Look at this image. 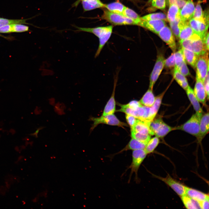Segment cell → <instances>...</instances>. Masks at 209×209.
I'll return each instance as SVG.
<instances>
[{
  "instance_id": "cell-1",
  "label": "cell",
  "mask_w": 209,
  "mask_h": 209,
  "mask_svg": "<svg viewBox=\"0 0 209 209\" xmlns=\"http://www.w3.org/2000/svg\"><path fill=\"white\" fill-rule=\"evenodd\" d=\"M77 31H83L92 33L99 39V45L95 53V57L99 56L104 46L110 38L112 32L113 27L109 26L96 28H82L75 26Z\"/></svg>"
},
{
  "instance_id": "cell-2",
  "label": "cell",
  "mask_w": 209,
  "mask_h": 209,
  "mask_svg": "<svg viewBox=\"0 0 209 209\" xmlns=\"http://www.w3.org/2000/svg\"><path fill=\"white\" fill-rule=\"evenodd\" d=\"M179 42L182 48L191 51L199 56L204 54L208 51L201 38L179 40Z\"/></svg>"
},
{
  "instance_id": "cell-3",
  "label": "cell",
  "mask_w": 209,
  "mask_h": 209,
  "mask_svg": "<svg viewBox=\"0 0 209 209\" xmlns=\"http://www.w3.org/2000/svg\"><path fill=\"white\" fill-rule=\"evenodd\" d=\"M149 128L153 133L158 138H163L172 130L174 127H172L165 123L161 118L154 119L149 122Z\"/></svg>"
},
{
  "instance_id": "cell-4",
  "label": "cell",
  "mask_w": 209,
  "mask_h": 209,
  "mask_svg": "<svg viewBox=\"0 0 209 209\" xmlns=\"http://www.w3.org/2000/svg\"><path fill=\"white\" fill-rule=\"evenodd\" d=\"M200 119L201 118L195 113L183 125L174 127V130L183 131L197 138L199 133Z\"/></svg>"
},
{
  "instance_id": "cell-5",
  "label": "cell",
  "mask_w": 209,
  "mask_h": 209,
  "mask_svg": "<svg viewBox=\"0 0 209 209\" xmlns=\"http://www.w3.org/2000/svg\"><path fill=\"white\" fill-rule=\"evenodd\" d=\"M102 18L116 25H136L133 20L122 15L105 10L102 16Z\"/></svg>"
},
{
  "instance_id": "cell-6",
  "label": "cell",
  "mask_w": 209,
  "mask_h": 209,
  "mask_svg": "<svg viewBox=\"0 0 209 209\" xmlns=\"http://www.w3.org/2000/svg\"><path fill=\"white\" fill-rule=\"evenodd\" d=\"M147 154L144 149L133 151L132 155V162L129 167V168L131 169L129 180L132 174L134 173L135 174V180L137 182L138 181V171Z\"/></svg>"
},
{
  "instance_id": "cell-7",
  "label": "cell",
  "mask_w": 209,
  "mask_h": 209,
  "mask_svg": "<svg viewBox=\"0 0 209 209\" xmlns=\"http://www.w3.org/2000/svg\"><path fill=\"white\" fill-rule=\"evenodd\" d=\"M89 120L93 122V123L90 129V132L93 131L98 124L101 123L117 126L122 127L127 126L126 123L120 121L113 114L102 115L98 118L91 117Z\"/></svg>"
},
{
  "instance_id": "cell-8",
  "label": "cell",
  "mask_w": 209,
  "mask_h": 209,
  "mask_svg": "<svg viewBox=\"0 0 209 209\" xmlns=\"http://www.w3.org/2000/svg\"><path fill=\"white\" fill-rule=\"evenodd\" d=\"M196 76L203 82L209 71V60L207 52L199 56L196 63Z\"/></svg>"
},
{
  "instance_id": "cell-9",
  "label": "cell",
  "mask_w": 209,
  "mask_h": 209,
  "mask_svg": "<svg viewBox=\"0 0 209 209\" xmlns=\"http://www.w3.org/2000/svg\"><path fill=\"white\" fill-rule=\"evenodd\" d=\"M165 60L162 55H158L153 69L149 76V88L153 90L154 84L164 68Z\"/></svg>"
},
{
  "instance_id": "cell-10",
  "label": "cell",
  "mask_w": 209,
  "mask_h": 209,
  "mask_svg": "<svg viewBox=\"0 0 209 209\" xmlns=\"http://www.w3.org/2000/svg\"><path fill=\"white\" fill-rule=\"evenodd\" d=\"M153 175L164 182L180 197L185 194V186L172 178L169 174L165 177H162L154 174Z\"/></svg>"
},
{
  "instance_id": "cell-11",
  "label": "cell",
  "mask_w": 209,
  "mask_h": 209,
  "mask_svg": "<svg viewBox=\"0 0 209 209\" xmlns=\"http://www.w3.org/2000/svg\"><path fill=\"white\" fill-rule=\"evenodd\" d=\"M160 38L169 46L173 52L176 51V46L174 36L171 30L165 26L158 34Z\"/></svg>"
},
{
  "instance_id": "cell-12",
  "label": "cell",
  "mask_w": 209,
  "mask_h": 209,
  "mask_svg": "<svg viewBox=\"0 0 209 209\" xmlns=\"http://www.w3.org/2000/svg\"><path fill=\"white\" fill-rule=\"evenodd\" d=\"M165 25V21L163 20H145L142 19L138 25L156 34H158Z\"/></svg>"
},
{
  "instance_id": "cell-13",
  "label": "cell",
  "mask_w": 209,
  "mask_h": 209,
  "mask_svg": "<svg viewBox=\"0 0 209 209\" xmlns=\"http://www.w3.org/2000/svg\"><path fill=\"white\" fill-rule=\"evenodd\" d=\"M196 79L194 93L199 102L206 106V96L203 82L197 76Z\"/></svg>"
},
{
  "instance_id": "cell-14",
  "label": "cell",
  "mask_w": 209,
  "mask_h": 209,
  "mask_svg": "<svg viewBox=\"0 0 209 209\" xmlns=\"http://www.w3.org/2000/svg\"><path fill=\"white\" fill-rule=\"evenodd\" d=\"M188 23L194 32L202 39L207 32L209 25L197 20L193 18L190 19Z\"/></svg>"
},
{
  "instance_id": "cell-15",
  "label": "cell",
  "mask_w": 209,
  "mask_h": 209,
  "mask_svg": "<svg viewBox=\"0 0 209 209\" xmlns=\"http://www.w3.org/2000/svg\"><path fill=\"white\" fill-rule=\"evenodd\" d=\"M195 7L192 0H188L180 10L181 20L187 21L193 17Z\"/></svg>"
},
{
  "instance_id": "cell-16",
  "label": "cell",
  "mask_w": 209,
  "mask_h": 209,
  "mask_svg": "<svg viewBox=\"0 0 209 209\" xmlns=\"http://www.w3.org/2000/svg\"><path fill=\"white\" fill-rule=\"evenodd\" d=\"M188 98L196 111V113L200 118L203 114L199 102L194 93L193 90L189 86L185 90Z\"/></svg>"
},
{
  "instance_id": "cell-17",
  "label": "cell",
  "mask_w": 209,
  "mask_h": 209,
  "mask_svg": "<svg viewBox=\"0 0 209 209\" xmlns=\"http://www.w3.org/2000/svg\"><path fill=\"white\" fill-rule=\"evenodd\" d=\"M209 113L203 114L201 118L199 124V131L197 138L200 143L209 132Z\"/></svg>"
},
{
  "instance_id": "cell-18",
  "label": "cell",
  "mask_w": 209,
  "mask_h": 209,
  "mask_svg": "<svg viewBox=\"0 0 209 209\" xmlns=\"http://www.w3.org/2000/svg\"><path fill=\"white\" fill-rule=\"evenodd\" d=\"M199 37H201L194 32L188 22L186 21L181 30L179 37V40Z\"/></svg>"
},
{
  "instance_id": "cell-19",
  "label": "cell",
  "mask_w": 209,
  "mask_h": 209,
  "mask_svg": "<svg viewBox=\"0 0 209 209\" xmlns=\"http://www.w3.org/2000/svg\"><path fill=\"white\" fill-rule=\"evenodd\" d=\"M149 122H146L138 119L135 125L131 128V131L139 133L153 136L149 126Z\"/></svg>"
},
{
  "instance_id": "cell-20",
  "label": "cell",
  "mask_w": 209,
  "mask_h": 209,
  "mask_svg": "<svg viewBox=\"0 0 209 209\" xmlns=\"http://www.w3.org/2000/svg\"><path fill=\"white\" fill-rule=\"evenodd\" d=\"M117 79V76H116L114 80L113 89L112 95L105 107L102 115L113 114L115 111L116 102L114 96Z\"/></svg>"
},
{
  "instance_id": "cell-21",
  "label": "cell",
  "mask_w": 209,
  "mask_h": 209,
  "mask_svg": "<svg viewBox=\"0 0 209 209\" xmlns=\"http://www.w3.org/2000/svg\"><path fill=\"white\" fill-rule=\"evenodd\" d=\"M187 196L199 202L204 200L209 196L208 194H205L196 189L185 186V194Z\"/></svg>"
},
{
  "instance_id": "cell-22",
  "label": "cell",
  "mask_w": 209,
  "mask_h": 209,
  "mask_svg": "<svg viewBox=\"0 0 209 209\" xmlns=\"http://www.w3.org/2000/svg\"><path fill=\"white\" fill-rule=\"evenodd\" d=\"M81 1L84 11L104 7L105 4L100 0H81Z\"/></svg>"
},
{
  "instance_id": "cell-23",
  "label": "cell",
  "mask_w": 209,
  "mask_h": 209,
  "mask_svg": "<svg viewBox=\"0 0 209 209\" xmlns=\"http://www.w3.org/2000/svg\"><path fill=\"white\" fill-rule=\"evenodd\" d=\"M181 49L185 61L193 68H195L199 56L191 51L182 48Z\"/></svg>"
},
{
  "instance_id": "cell-24",
  "label": "cell",
  "mask_w": 209,
  "mask_h": 209,
  "mask_svg": "<svg viewBox=\"0 0 209 209\" xmlns=\"http://www.w3.org/2000/svg\"><path fill=\"white\" fill-rule=\"evenodd\" d=\"M152 90L149 88L144 95L139 101L142 105L149 107L153 105L155 101V97Z\"/></svg>"
},
{
  "instance_id": "cell-25",
  "label": "cell",
  "mask_w": 209,
  "mask_h": 209,
  "mask_svg": "<svg viewBox=\"0 0 209 209\" xmlns=\"http://www.w3.org/2000/svg\"><path fill=\"white\" fill-rule=\"evenodd\" d=\"M146 144L132 138L127 145L117 154L127 150H135L144 149Z\"/></svg>"
},
{
  "instance_id": "cell-26",
  "label": "cell",
  "mask_w": 209,
  "mask_h": 209,
  "mask_svg": "<svg viewBox=\"0 0 209 209\" xmlns=\"http://www.w3.org/2000/svg\"><path fill=\"white\" fill-rule=\"evenodd\" d=\"M184 206L187 209H201L200 202L190 198L185 194L181 197Z\"/></svg>"
},
{
  "instance_id": "cell-27",
  "label": "cell",
  "mask_w": 209,
  "mask_h": 209,
  "mask_svg": "<svg viewBox=\"0 0 209 209\" xmlns=\"http://www.w3.org/2000/svg\"><path fill=\"white\" fill-rule=\"evenodd\" d=\"M173 76L178 83L185 90L189 86L187 79L185 76L182 74L175 66L173 70Z\"/></svg>"
},
{
  "instance_id": "cell-28",
  "label": "cell",
  "mask_w": 209,
  "mask_h": 209,
  "mask_svg": "<svg viewBox=\"0 0 209 209\" xmlns=\"http://www.w3.org/2000/svg\"><path fill=\"white\" fill-rule=\"evenodd\" d=\"M170 5L168 11L167 19L169 22L174 21L176 19L180 17V12L181 10L175 4H172Z\"/></svg>"
},
{
  "instance_id": "cell-29",
  "label": "cell",
  "mask_w": 209,
  "mask_h": 209,
  "mask_svg": "<svg viewBox=\"0 0 209 209\" xmlns=\"http://www.w3.org/2000/svg\"><path fill=\"white\" fill-rule=\"evenodd\" d=\"M186 21L182 20L180 17L176 19L173 21L170 22L172 32L178 39H179L181 30Z\"/></svg>"
},
{
  "instance_id": "cell-30",
  "label": "cell",
  "mask_w": 209,
  "mask_h": 209,
  "mask_svg": "<svg viewBox=\"0 0 209 209\" xmlns=\"http://www.w3.org/2000/svg\"><path fill=\"white\" fill-rule=\"evenodd\" d=\"M126 6L119 1H116L105 4L104 7L108 10L113 13L122 15Z\"/></svg>"
},
{
  "instance_id": "cell-31",
  "label": "cell",
  "mask_w": 209,
  "mask_h": 209,
  "mask_svg": "<svg viewBox=\"0 0 209 209\" xmlns=\"http://www.w3.org/2000/svg\"><path fill=\"white\" fill-rule=\"evenodd\" d=\"M122 15L134 21L138 25L141 21V17L133 10L126 7L125 8Z\"/></svg>"
},
{
  "instance_id": "cell-32",
  "label": "cell",
  "mask_w": 209,
  "mask_h": 209,
  "mask_svg": "<svg viewBox=\"0 0 209 209\" xmlns=\"http://www.w3.org/2000/svg\"><path fill=\"white\" fill-rule=\"evenodd\" d=\"M160 142L158 138L155 136L149 140L146 144L144 150L147 154H149L153 152L157 147Z\"/></svg>"
},
{
  "instance_id": "cell-33",
  "label": "cell",
  "mask_w": 209,
  "mask_h": 209,
  "mask_svg": "<svg viewBox=\"0 0 209 209\" xmlns=\"http://www.w3.org/2000/svg\"><path fill=\"white\" fill-rule=\"evenodd\" d=\"M142 19L145 20H151L157 19L167 21V16L164 13L158 12L150 14L141 17Z\"/></svg>"
},
{
  "instance_id": "cell-34",
  "label": "cell",
  "mask_w": 209,
  "mask_h": 209,
  "mask_svg": "<svg viewBox=\"0 0 209 209\" xmlns=\"http://www.w3.org/2000/svg\"><path fill=\"white\" fill-rule=\"evenodd\" d=\"M131 136L132 138H134L146 144L151 139V135L144 134L131 131Z\"/></svg>"
},
{
  "instance_id": "cell-35",
  "label": "cell",
  "mask_w": 209,
  "mask_h": 209,
  "mask_svg": "<svg viewBox=\"0 0 209 209\" xmlns=\"http://www.w3.org/2000/svg\"><path fill=\"white\" fill-rule=\"evenodd\" d=\"M26 19H11L0 17V27L6 25L15 24H28Z\"/></svg>"
},
{
  "instance_id": "cell-36",
  "label": "cell",
  "mask_w": 209,
  "mask_h": 209,
  "mask_svg": "<svg viewBox=\"0 0 209 209\" xmlns=\"http://www.w3.org/2000/svg\"><path fill=\"white\" fill-rule=\"evenodd\" d=\"M193 18L200 21L205 23L203 18V12L201 5L200 1H199L198 2L196 6Z\"/></svg>"
},
{
  "instance_id": "cell-37",
  "label": "cell",
  "mask_w": 209,
  "mask_h": 209,
  "mask_svg": "<svg viewBox=\"0 0 209 209\" xmlns=\"http://www.w3.org/2000/svg\"><path fill=\"white\" fill-rule=\"evenodd\" d=\"M120 106L121 107V108L118 110V111L123 112L126 114L132 115L137 119L138 118V108L136 109H134L126 107L125 105L120 104Z\"/></svg>"
},
{
  "instance_id": "cell-38",
  "label": "cell",
  "mask_w": 209,
  "mask_h": 209,
  "mask_svg": "<svg viewBox=\"0 0 209 209\" xmlns=\"http://www.w3.org/2000/svg\"><path fill=\"white\" fill-rule=\"evenodd\" d=\"M175 66L177 67L185 61L182 49L174 52Z\"/></svg>"
},
{
  "instance_id": "cell-39",
  "label": "cell",
  "mask_w": 209,
  "mask_h": 209,
  "mask_svg": "<svg viewBox=\"0 0 209 209\" xmlns=\"http://www.w3.org/2000/svg\"><path fill=\"white\" fill-rule=\"evenodd\" d=\"M165 91L155 97V100L153 105L151 107L155 112L157 113L160 107L163 96Z\"/></svg>"
},
{
  "instance_id": "cell-40",
  "label": "cell",
  "mask_w": 209,
  "mask_h": 209,
  "mask_svg": "<svg viewBox=\"0 0 209 209\" xmlns=\"http://www.w3.org/2000/svg\"><path fill=\"white\" fill-rule=\"evenodd\" d=\"M175 66L174 53L173 52L170 56L165 60L164 66L167 68L171 69L174 68Z\"/></svg>"
},
{
  "instance_id": "cell-41",
  "label": "cell",
  "mask_w": 209,
  "mask_h": 209,
  "mask_svg": "<svg viewBox=\"0 0 209 209\" xmlns=\"http://www.w3.org/2000/svg\"><path fill=\"white\" fill-rule=\"evenodd\" d=\"M12 32H22L28 30L29 27L21 24H15L12 25Z\"/></svg>"
},
{
  "instance_id": "cell-42",
  "label": "cell",
  "mask_w": 209,
  "mask_h": 209,
  "mask_svg": "<svg viewBox=\"0 0 209 209\" xmlns=\"http://www.w3.org/2000/svg\"><path fill=\"white\" fill-rule=\"evenodd\" d=\"M152 6L156 8L163 10L166 7L165 0H152Z\"/></svg>"
},
{
  "instance_id": "cell-43",
  "label": "cell",
  "mask_w": 209,
  "mask_h": 209,
  "mask_svg": "<svg viewBox=\"0 0 209 209\" xmlns=\"http://www.w3.org/2000/svg\"><path fill=\"white\" fill-rule=\"evenodd\" d=\"M176 68L179 71L185 76L190 75V73L187 65L186 61L184 62L179 67Z\"/></svg>"
},
{
  "instance_id": "cell-44",
  "label": "cell",
  "mask_w": 209,
  "mask_h": 209,
  "mask_svg": "<svg viewBox=\"0 0 209 209\" xmlns=\"http://www.w3.org/2000/svg\"><path fill=\"white\" fill-rule=\"evenodd\" d=\"M125 117L128 123L131 128L136 123L138 119L132 115L127 114H126Z\"/></svg>"
},
{
  "instance_id": "cell-45",
  "label": "cell",
  "mask_w": 209,
  "mask_h": 209,
  "mask_svg": "<svg viewBox=\"0 0 209 209\" xmlns=\"http://www.w3.org/2000/svg\"><path fill=\"white\" fill-rule=\"evenodd\" d=\"M169 4H174L176 5L181 10L186 3V0H168Z\"/></svg>"
},
{
  "instance_id": "cell-46",
  "label": "cell",
  "mask_w": 209,
  "mask_h": 209,
  "mask_svg": "<svg viewBox=\"0 0 209 209\" xmlns=\"http://www.w3.org/2000/svg\"><path fill=\"white\" fill-rule=\"evenodd\" d=\"M203 83L206 93V99L208 100L209 99V71L205 78Z\"/></svg>"
},
{
  "instance_id": "cell-47",
  "label": "cell",
  "mask_w": 209,
  "mask_h": 209,
  "mask_svg": "<svg viewBox=\"0 0 209 209\" xmlns=\"http://www.w3.org/2000/svg\"><path fill=\"white\" fill-rule=\"evenodd\" d=\"M125 105L126 107L131 108L134 109H136L142 105H141L139 101L138 102L136 100H134L131 101L128 104Z\"/></svg>"
},
{
  "instance_id": "cell-48",
  "label": "cell",
  "mask_w": 209,
  "mask_h": 209,
  "mask_svg": "<svg viewBox=\"0 0 209 209\" xmlns=\"http://www.w3.org/2000/svg\"><path fill=\"white\" fill-rule=\"evenodd\" d=\"M12 25H6L0 27V33H8L12 32Z\"/></svg>"
},
{
  "instance_id": "cell-49",
  "label": "cell",
  "mask_w": 209,
  "mask_h": 209,
  "mask_svg": "<svg viewBox=\"0 0 209 209\" xmlns=\"http://www.w3.org/2000/svg\"><path fill=\"white\" fill-rule=\"evenodd\" d=\"M209 196L204 200L200 202L201 209L209 208Z\"/></svg>"
},
{
  "instance_id": "cell-50",
  "label": "cell",
  "mask_w": 209,
  "mask_h": 209,
  "mask_svg": "<svg viewBox=\"0 0 209 209\" xmlns=\"http://www.w3.org/2000/svg\"><path fill=\"white\" fill-rule=\"evenodd\" d=\"M207 50H209V33L208 32L202 38Z\"/></svg>"
},
{
  "instance_id": "cell-51",
  "label": "cell",
  "mask_w": 209,
  "mask_h": 209,
  "mask_svg": "<svg viewBox=\"0 0 209 209\" xmlns=\"http://www.w3.org/2000/svg\"><path fill=\"white\" fill-rule=\"evenodd\" d=\"M203 18L205 23L209 25L208 10H206L203 12Z\"/></svg>"
},
{
  "instance_id": "cell-52",
  "label": "cell",
  "mask_w": 209,
  "mask_h": 209,
  "mask_svg": "<svg viewBox=\"0 0 209 209\" xmlns=\"http://www.w3.org/2000/svg\"><path fill=\"white\" fill-rule=\"evenodd\" d=\"M44 128V127H40L37 129L35 132L31 134H30L29 135L34 136L36 138H37L38 137L37 134L39 130L43 129Z\"/></svg>"
},
{
  "instance_id": "cell-53",
  "label": "cell",
  "mask_w": 209,
  "mask_h": 209,
  "mask_svg": "<svg viewBox=\"0 0 209 209\" xmlns=\"http://www.w3.org/2000/svg\"><path fill=\"white\" fill-rule=\"evenodd\" d=\"M129 0L130 1H131L133 2L134 3H135L136 1H137L136 0Z\"/></svg>"
},
{
  "instance_id": "cell-54",
  "label": "cell",
  "mask_w": 209,
  "mask_h": 209,
  "mask_svg": "<svg viewBox=\"0 0 209 209\" xmlns=\"http://www.w3.org/2000/svg\"><path fill=\"white\" fill-rule=\"evenodd\" d=\"M152 0H148V1L147 2L148 3H149L151 2L152 1Z\"/></svg>"
}]
</instances>
